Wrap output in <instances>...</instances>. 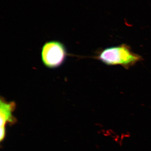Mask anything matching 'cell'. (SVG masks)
Wrapping results in <instances>:
<instances>
[{"instance_id": "3", "label": "cell", "mask_w": 151, "mask_h": 151, "mask_svg": "<svg viewBox=\"0 0 151 151\" xmlns=\"http://www.w3.org/2000/svg\"><path fill=\"white\" fill-rule=\"evenodd\" d=\"M16 107V104L13 101L8 102L3 97L0 100V118L1 129H5L7 123H13L14 118L12 113Z\"/></svg>"}, {"instance_id": "2", "label": "cell", "mask_w": 151, "mask_h": 151, "mask_svg": "<svg viewBox=\"0 0 151 151\" xmlns=\"http://www.w3.org/2000/svg\"><path fill=\"white\" fill-rule=\"evenodd\" d=\"M66 47L58 41H50L44 44L41 50V59L44 65L51 69L59 67L67 56Z\"/></svg>"}, {"instance_id": "1", "label": "cell", "mask_w": 151, "mask_h": 151, "mask_svg": "<svg viewBox=\"0 0 151 151\" xmlns=\"http://www.w3.org/2000/svg\"><path fill=\"white\" fill-rule=\"evenodd\" d=\"M94 58L106 65H121L127 69L142 60L140 55L133 52L131 47L125 44L101 50Z\"/></svg>"}]
</instances>
